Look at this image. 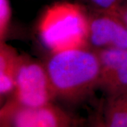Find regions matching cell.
<instances>
[{
  "label": "cell",
  "instance_id": "cell-1",
  "mask_svg": "<svg viewBox=\"0 0 127 127\" xmlns=\"http://www.w3.org/2000/svg\"><path fill=\"white\" fill-rule=\"evenodd\" d=\"M45 65L57 99L76 104L99 88V60L91 48L51 53Z\"/></svg>",
  "mask_w": 127,
  "mask_h": 127
},
{
  "label": "cell",
  "instance_id": "cell-6",
  "mask_svg": "<svg viewBox=\"0 0 127 127\" xmlns=\"http://www.w3.org/2000/svg\"><path fill=\"white\" fill-rule=\"evenodd\" d=\"M100 66L99 88L107 96L127 90V50H95Z\"/></svg>",
  "mask_w": 127,
  "mask_h": 127
},
{
  "label": "cell",
  "instance_id": "cell-11",
  "mask_svg": "<svg viewBox=\"0 0 127 127\" xmlns=\"http://www.w3.org/2000/svg\"><path fill=\"white\" fill-rule=\"evenodd\" d=\"M86 127H106L102 119L100 107L98 111L91 116L90 119L88 120Z\"/></svg>",
  "mask_w": 127,
  "mask_h": 127
},
{
  "label": "cell",
  "instance_id": "cell-3",
  "mask_svg": "<svg viewBox=\"0 0 127 127\" xmlns=\"http://www.w3.org/2000/svg\"><path fill=\"white\" fill-rule=\"evenodd\" d=\"M56 99L45 63L28 55H20L14 92L5 102L34 107L53 103Z\"/></svg>",
  "mask_w": 127,
  "mask_h": 127
},
{
  "label": "cell",
  "instance_id": "cell-5",
  "mask_svg": "<svg viewBox=\"0 0 127 127\" xmlns=\"http://www.w3.org/2000/svg\"><path fill=\"white\" fill-rule=\"evenodd\" d=\"M88 14L90 48L127 50V27L117 14L92 10Z\"/></svg>",
  "mask_w": 127,
  "mask_h": 127
},
{
  "label": "cell",
  "instance_id": "cell-13",
  "mask_svg": "<svg viewBox=\"0 0 127 127\" xmlns=\"http://www.w3.org/2000/svg\"><path fill=\"white\" fill-rule=\"evenodd\" d=\"M66 127H80V125H79L78 122L77 121L74 119V120L71 123V124H69Z\"/></svg>",
  "mask_w": 127,
  "mask_h": 127
},
{
  "label": "cell",
  "instance_id": "cell-10",
  "mask_svg": "<svg viewBox=\"0 0 127 127\" xmlns=\"http://www.w3.org/2000/svg\"><path fill=\"white\" fill-rule=\"evenodd\" d=\"M88 4L92 11H111L116 9L125 0H81Z\"/></svg>",
  "mask_w": 127,
  "mask_h": 127
},
{
  "label": "cell",
  "instance_id": "cell-12",
  "mask_svg": "<svg viewBox=\"0 0 127 127\" xmlns=\"http://www.w3.org/2000/svg\"><path fill=\"white\" fill-rule=\"evenodd\" d=\"M111 11H113L119 16L127 27V0H125L123 3L118 6L116 9Z\"/></svg>",
  "mask_w": 127,
  "mask_h": 127
},
{
  "label": "cell",
  "instance_id": "cell-7",
  "mask_svg": "<svg viewBox=\"0 0 127 127\" xmlns=\"http://www.w3.org/2000/svg\"><path fill=\"white\" fill-rule=\"evenodd\" d=\"M20 54L6 42H0V97L1 102L9 99L14 92Z\"/></svg>",
  "mask_w": 127,
  "mask_h": 127
},
{
  "label": "cell",
  "instance_id": "cell-9",
  "mask_svg": "<svg viewBox=\"0 0 127 127\" xmlns=\"http://www.w3.org/2000/svg\"><path fill=\"white\" fill-rule=\"evenodd\" d=\"M12 11L10 0H0V42H6L11 26Z\"/></svg>",
  "mask_w": 127,
  "mask_h": 127
},
{
  "label": "cell",
  "instance_id": "cell-14",
  "mask_svg": "<svg viewBox=\"0 0 127 127\" xmlns=\"http://www.w3.org/2000/svg\"><path fill=\"white\" fill-rule=\"evenodd\" d=\"M0 127H12L11 126V124L9 122H6V121H1V124Z\"/></svg>",
  "mask_w": 127,
  "mask_h": 127
},
{
  "label": "cell",
  "instance_id": "cell-8",
  "mask_svg": "<svg viewBox=\"0 0 127 127\" xmlns=\"http://www.w3.org/2000/svg\"><path fill=\"white\" fill-rule=\"evenodd\" d=\"M100 107L106 127H127V90L107 96Z\"/></svg>",
  "mask_w": 127,
  "mask_h": 127
},
{
  "label": "cell",
  "instance_id": "cell-2",
  "mask_svg": "<svg viewBox=\"0 0 127 127\" xmlns=\"http://www.w3.org/2000/svg\"><path fill=\"white\" fill-rule=\"evenodd\" d=\"M37 31L51 53L90 48L89 14L77 3L59 1L47 6L38 20Z\"/></svg>",
  "mask_w": 127,
  "mask_h": 127
},
{
  "label": "cell",
  "instance_id": "cell-4",
  "mask_svg": "<svg viewBox=\"0 0 127 127\" xmlns=\"http://www.w3.org/2000/svg\"><path fill=\"white\" fill-rule=\"evenodd\" d=\"M1 121L12 127H66L74 119L53 103L40 107H23L5 102L0 111Z\"/></svg>",
  "mask_w": 127,
  "mask_h": 127
}]
</instances>
